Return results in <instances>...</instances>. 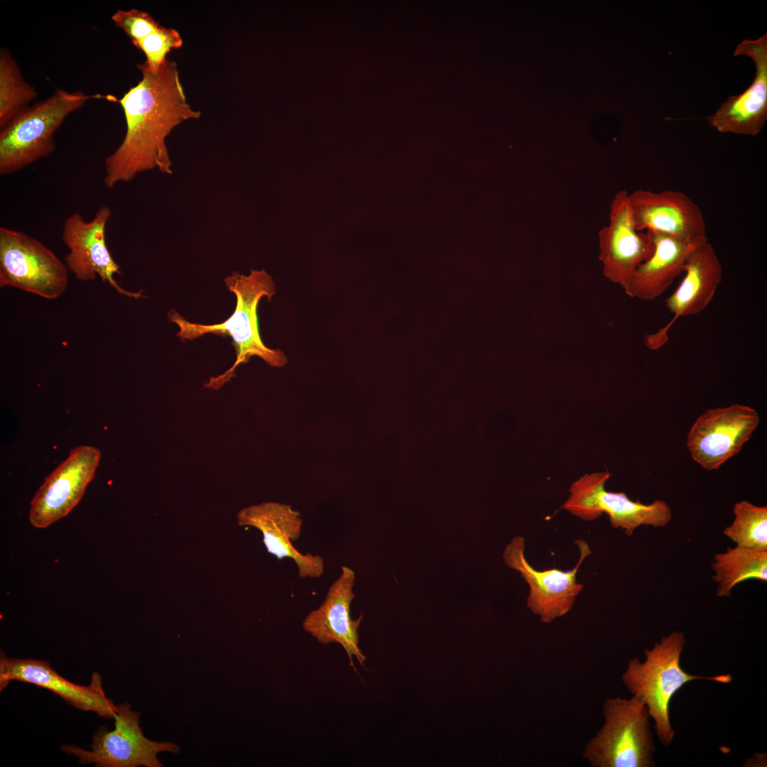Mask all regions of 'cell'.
Here are the masks:
<instances>
[{"label":"cell","mask_w":767,"mask_h":767,"mask_svg":"<svg viewBox=\"0 0 767 767\" xmlns=\"http://www.w3.org/2000/svg\"><path fill=\"white\" fill-rule=\"evenodd\" d=\"M732 523L723 533L736 545L767 550V507L743 500L733 508Z\"/></svg>","instance_id":"obj_23"},{"label":"cell","mask_w":767,"mask_h":767,"mask_svg":"<svg viewBox=\"0 0 767 767\" xmlns=\"http://www.w3.org/2000/svg\"><path fill=\"white\" fill-rule=\"evenodd\" d=\"M136 66L141 80L119 101L126 119L125 136L104 161V183L109 189L155 168L171 174L166 138L178 124L201 115L187 102L175 61L167 58L156 72L143 63Z\"/></svg>","instance_id":"obj_1"},{"label":"cell","mask_w":767,"mask_h":767,"mask_svg":"<svg viewBox=\"0 0 767 767\" xmlns=\"http://www.w3.org/2000/svg\"><path fill=\"white\" fill-rule=\"evenodd\" d=\"M648 232L654 243V251L638 266L624 288L628 296L643 300H653L660 296L683 273L689 254L709 241L707 237L680 239L660 232Z\"/></svg>","instance_id":"obj_20"},{"label":"cell","mask_w":767,"mask_h":767,"mask_svg":"<svg viewBox=\"0 0 767 767\" xmlns=\"http://www.w3.org/2000/svg\"><path fill=\"white\" fill-rule=\"evenodd\" d=\"M610 477L607 471L581 477L571 485L563 508L584 521L606 513L612 527L624 530L628 536L641 526L664 527L670 522L672 513L665 501L657 499L643 504L631 500L624 492L607 491L605 484Z\"/></svg>","instance_id":"obj_8"},{"label":"cell","mask_w":767,"mask_h":767,"mask_svg":"<svg viewBox=\"0 0 767 767\" xmlns=\"http://www.w3.org/2000/svg\"><path fill=\"white\" fill-rule=\"evenodd\" d=\"M99 97L57 89L50 97L13 119L1 129V175L20 171L50 155L55 148L54 135L65 118L89 99Z\"/></svg>","instance_id":"obj_4"},{"label":"cell","mask_w":767,"mask_h":767,"mask_svg":"<svg viewBox=\"0 0 767 767\" xmlns=\"http://www.w3.org/2000/svg\"><path fill=\"white\" fill-rule=\"evenodd\" d=\"M111 217L107 206L98 208L94 217L86 221L80 213L69 215L64 221L62 239L69 252L65 263L70 272L81 281H92L99 276L118 293L129 298H144L142 290L131 292L119 285L114 275H121L106 243V227Z\"/></svg>","instance_id":"obj_11"},{"label":"cell","mask_w":767,"mask_h":767,"mask_svg":"<svg viewBox=\"0 0 767 767\" xmlns=\"http://www.w3.org/2000/svg\"><path fill=\"white\" fill-rule=\"evenodd\" d=\"M38 93L23 78L16 60L5 48L0 50V128L28 107Z\"/></svg>","instance_id":"obj_22"},{"label":"cell","mask_w":767,"mask_h":767,"mask_svg":"<svg viewBox=\"0 0 767 767\" xmlns=\"http://www.w3.org/2000/svg\"><path fill=\"white\" fill-rule=\"evenodd\" d=\"M629 200L638 232H660L680 239L707 237L700 208L680 191L638 189L629 194Z\"/></svg>","instance_id":"obj_16"},{"label":"cell","mask_w":767,"mask_h":767,"mask_svg":"<svg viewBox=\"0 0 767 767\" xmlns=\"http://www.w3.org/2000/svg\"><path fill=\"white\" fill-rule=\"evenodd\" d=\"M183 44V40L177 30L163 26L133 43L144 53L146 60L143 64L152 72L159 69L171 50L179 49Z\"/></svg>","instance_id":"obj_24"},{"label":"cell","mask_w":767,"mask_h":767,"mask_svg":"<svg viewBox=\"0 0 767 767\" xmlns=\"http://www.w3.org/2000/svg\"><path fill=\"white\" fill-rule=\"evenodd\" d=\"M759 420L758 412L746 405L734 403L707 410L687 435L691 457L707 470L718 469L741 451Z\"/></svg>","instance_id":"obj_10"},{"label":"cell","mask_w":767,"mask_h":767,"mask_svg":"<svg viewBox=\"0 0 767 767\" xmlns=\"http://www.w3.org/2000/svg\"><path fill=\"white\" fill-rule=\"evenodd\" d=\"M100 451L80 445L44 480L31 502L29 521L45 528L67 516L80 502L93 479L100 460Z\"/></svg>","instance_id":"obj_12"},{"label":"cell","mask_w":767,"mask_h":767,"mask_svg":"<svg viewBox=\"0 0 767 767\" xmlns=\"http://www.w3.org/2000/svg\"><path fill=\"white\" fill-rule=\"evenodd\" d=\"M140 714L133 711L128 702L117 706L114 729L99 727L92 736V744L87 750L74 745L60 749L78 758L81 764L97 767H162L158 758L161 752L178 753L180 747L170 741H155L146 738L140 727Z\"/></svg>","instance_id":"obj_7"},{"label":"cell","mask_w":767,"mask_h":767,"mask_svg":"<svg viewBox=\"0 0 767 767\" xmlns=\"http://www.w3.org/2000/svg\"><path fill=\"white\" fill-rule=\"evenodd\" d=\"M685 643L683 633L673 631L662 637L651 649L644 650L643 662L631 658L621 675L627 690L646 705L658 738L665 746L672 743L675 734L670 719V702L685 683L702 680L728 684L733 680L730 674L707 677L685 672L680 665Z\"/></svg>","instance_id":"obj_3"},{"label":"cell","mask_w":767,"mask_h":767,"mask_svg":"<svg viewBox=\"0 0 767 767\" xmlns=\"http://www.w3.org/2000/svg\"><path fill=\"white\" fill-rule=\"evenodd\" d=\"M575 543L579 548V560L572 570L566 572L553 568L545 570L533 568L525 557V540L522 536L514 537L504 550L503 557L506 565L518 571L529 586L528 609L542 622L551 623L565 615L583 589V584L577 582V573L592 551L583 539L576 540Z\"/></svg>","instance_id":"obj_9"},{"label":"cell","mask_w":767,"mask_h":767,"mask_svg":"<svg viewBox=\"0 0 767 767\" xmlns=\"http://www.w3.org/2000/svg\"><path fill=\"white\" fill-rule=\"evenodd\" d=\"M604 723L586 744L583 757L592 767H653L656 747L643 701L632 696L606 699Z\"/></svg>","instance_id":"obj_5"},{"label":"cell","mask_w":767,"mask_h":767,"mask_svg":"<svg viewBox=\"0 0 767 767\" xmlns=\"http://www.w3.org/2000/svg\"><path fill=\"white\" fill-rule=\"evenodd\" d=\"M683 272L680 285L665 300L673 318L656 333L645 337V344L650 349H658L667 342V333L678 317L700 313L713 298L722 280V267L709 241L689 254Z\"/></svg>","instance_id":"obj_17"},{"label":"cell","mask_w":767,"mask_h":767,"mask_svg":"<svg viewBox=\"0 0 767 767\" xmlns=\"http://www.w3.org/2000/svg\"><path fill=\"white\" fill-rule=\"evenodd\" d=\"M227 289L234 293L236 304L232 315L225 321L214 325L193 323L185 320L176 310L168 312L170 322L179 327L176 336L181 341L194 340L207 334L229 336L236 351V361L224 374L211 377L205 387L219 389L235 376V370L241 364L247 363L256 356L266 364L281 367L287 358L280 349H271L263 342L259 328L257 307L263 297L271 301L276 293L272 277L264 270H251L249 275L233 272L224 278Z\"/></svg>","instance_id":"obj_2"},{"label":"cell","mask_w":767,"mask_h":767,"mask_svg":"<svg viewBox=\"0 0 767 767\" xmlns=\"http://www.w3.org/2000/svg\"><path fill=\"white\" fill-rule=\"evenodd\" d=\"M14 680L50 690L71 706L104 719H114L117 711V706L107 696L98 673L92 674L89 685H81L62 677L47 660L9 658L1 651L0 691Z\"/></svg>","instance_id":"obj_14"},{"label":"cell","mask_w":767,"mask_h":767,"mask_svg":"<svg viewBox=\"0 0 767 767\" xmlns=\"http://www.w3.org/2000/svg\"><path fill=\"white\" fill-rule=\"evenodd\" d=\"M599 259L604 276L624 289L638 266L654 251L648 232L636 230L629 205V193L620 190L611 200L609 223L598 233Z\"/></svg>","instance_id":"obj_13"},{"label":"cell","mask_w":767,"mask_h":767,"mask_svg":"<svg viewBox=\"0 0 767 767\" xmlns=\"http://www.w3.org/2000/svg\"><path fill=\"white\" fill-rule=\"evenodd\" d=\"M355 572L342 566L338 578L330 586L325 599L316 609L311 611L303 622V629L321 644L339 643L347 653L350 665L356 670L352 657L364 666L366 657L359 647L358 629L364 618L350 616V606L355 598L353 588Z\"/></svg>","instance_id":"obj_19"},{"label":"cell","mask_w":767,"mask_h":767,"mask_svg":"<svg viewBox=\"0 0 767 767\" xmlns=\"http://www.w3.org/2000/svg\"><path fill=\"white\" fill-rule=\"evenodd\" d=\"M237 523L258 529L268 553L278 560L292 559L302 578L320 577L325 570L323 558L310 553L303 554L293 545L300 536L303 521L298 511L289 505L263 502L240 510Z\"/></svg>","instance_id":"obj_15"},{"label":"cell","mask_w":767,"mask_h":767,"mask_svg":"<svg viewBox=\"0 0 767 767\" xmlns=\"http://www.w3.org/2000/svg\"><path fill=\"white\" fill-rule=\"evenodd\" d=\"M746 55L756 65L751 85L741 94L730 97L710 117V126L722 133L756 136L767 119V33L756 40H744L734 55Z\"/></svg>","instance_id":"obj_18"},{"label":"cell","mask_w":767,"mask_h":767,"mask_svg":"<svg viewBox=\"0 0 767 767\" xmlns=\"http://www.w3.org/2000/svg\"><path fill=\"white\" fill-rule=\"evenodd\" d=\"M717 583L716 594L730 597L733 588L749 579L767 580V550L740 545L714 556L712 564Z\"/></svg>","instance_id":"obj_21"},{"label":"cell","mask_w":767,"mask_h":767,"mask_svg":"<svg viewBox=\"0 0 767 767\" xmlns=\"http://www.w3.org/2000/svg\"><path fill=\"white\" fill-rule=\"evenodd\" d=\"M69 270L43 243L27 234L0 227V286L13 287L48 300L62 295Z\"/></svg>","instance_id":"obj_6"},{"label":"cell","mask_w":767,"mask_h":767,"mask_svg":"<svg viewBox=\"0 0 767 767\" xmlns=\"http://www.w3.org/2000/svg\"><path fill=\"white\" fill-rule=\"evenodd\" d=\"M111 20L116 26L124 31L132 43L151 34L161 26L148 13L136 9L127 11L119 9L111 16Z\"/></svg>","instance_id":"obj_25"}]
</instances>
